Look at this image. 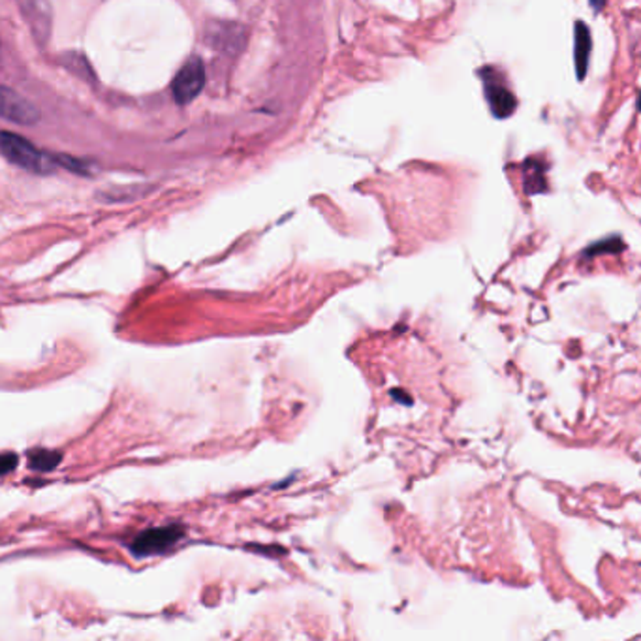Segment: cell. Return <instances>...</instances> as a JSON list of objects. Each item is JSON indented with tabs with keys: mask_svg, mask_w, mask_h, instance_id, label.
Instances as JSON below:
<instances>
[{
	"mask_svg": "<svg viewBox=\"0 0 641 641\" xmlns=\"http://www.w3.org/2000/svg\"><path fill=\"white\" fill-rule=\"evenodd\" d=\"M0 153H3L12 164L23 167L27 172L46 174L48 170H51V167H48L46 156L30 142L19 136V134L6 132V130L0 132Z\"/></svg>",
	"mask_w": 641,
	"mask_h": 641,
	"instance_id": "cell-1",
	"label": "cell"
},
{
	"mask_svg": "<svg viewBox=\"0 0 641 641\" xmlns=\"http://www.w3.org/2000/svg\"><path fill=\"white\" fill-rule=\"evenodd\" d=\"M185 538V527L179 523L164 525V527H153L144 532H140L130 542V551L136 557H149V555H162L176 548L179 540Z\"/></svg>",
	"mask_w": 641,
	"mask_h": 641,
	"instance_id": "cell-2",
	"label": "cell"
},
{
	"mask_svg": "<svg viewBox=\"0 0 641 641\" xmlns=\"http://www.w3.org/2000/svg\"><path fill=\"white\" fill-rule=\"evenodd\" d=\"M204 87H206V66L198 57H192L188 59V62H185V66L177 72L172 83L176 102L179 106L190 104L192 100H196L198 94L204 91Z\"/></svg>",
	"mask_w": 641,
	"mask_h": 641,
	"instance_id": "cell-3",
	"label": "cell"
},
{
	"mask_svg": "<svg viewBox=\"0 0 641 641\" xmlns=\"http://www.w3.org/2000/svg\"><path fill=\"white\" fill-rule=\"evenodd\" d=\"M0 119L28 126L40 121V112L14 89L0 85Z\"/></svg>",
	"mask_w": 641,
	"mask_h": 641,
	"instance_id": "cell-4",
	"label": "cell"
},
{
	"mask_svg": "<svg viewBox=\"0 0 641 641\" xmlns=\"http://www.w3.org/2000/svg\"><path fill=\"white\" fill-rule=\"evenodd\" d=\"M484 89H486V98L489 102L491 112L497 117H510L516 112L518 100L512 94V91L506 87L504 83H500L497 78H484Z\"/></svg>",
	"mask_w": 641,
	"mask_h": 641,
	"instance_id": "cell-5",
	"label": "cell"
},
{
	"mask_svg": "<svg viewBox=\"0 0 641 641\" xmlns=\"http://www.w3.org/2000/svg\"><path fill=\"white\" fill-rule=\"evenodd\" d=\"M23 16L27 23L30 25V30L35 32V37L44 42L49 37V25H51V12L46 0H25Z\"/></svg>",
	"mask_w": 641,
	"mask_h": 641,
	"instance_id": "cell-6",
	"label": "cell"
},
{
	"mask_svg": "<svg viewBox=\"0 0 641 641\" xmlns=\"http://www.w3.org/2000/svg\"><path fill=\"white\" fill-rule=\"evenodd\" d=\"M591 35L589 28L585 23H578L576 25V69H578V78L583 80L587 74V66H589V55H591Z\"/></svg>",
	"mask_w": 641,
	"mask_h": 641,
	"instance_id": "cell-7",
	"label": "cell"
},
{
	"mask_svg": "<svg viewBox=\"0 0 641 641\" xmlns=\"http://www.w3.org/2000/svg\"><path fill=\"white\" fill-rule=\"evenodd\" d=\"M62 461V454L57 450L37 448L28 452V468L35 472H51Z\"/></svg>",
	"mask_w": 641,
	"mask_h": 641,
	"instance_id": "cell-8",
	"label": "cell"
},
{
	"mask_svg": "<svg viewBox=\"0 0 641 641\" xmlns=\"http://www.w3.org/2000/svg\"><path fill=\"white\" fill-rule=\"evenodd\" d=\"M17 463H19V457L14 452L0 454V476L10 475L12 470H16Z\"/></svg>",
	"mask_w": 641,
	"mask_h": 641,
	"instance_id": "cell-9",
	"label": "cell"
}]
</instances>
